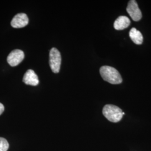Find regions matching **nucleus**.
<instances>
[{
    "label": "nucleus",
    "instance_id": "obj_1",
    "mask_svg": "<svg viewBox=\"0 0 151 151\" xmlns=\"http://www.w3.org/2000/svg\"><path fill=\"white\" fill-rule=\"evenodd\" d=\"M100 73L104 81L113 85H118L122 82L123 79L118 70L114 67L104 65L100 69Z\"/></svg>",
    "mask_w": 151,
    "mask_h": 151
},
{
    "label": "nucleus",
    "instance_id": "obj_2",
    "mask_svg": "<svg viewBox=\"0 0 151 151\" xmlns=\"http://www.w3.org/2000/svg\"><path fill=\"white\" fill-rule=\"evenodd\" d=\"M104 116L111 122L117 123L123 117V111L119 107L114 105H106L103 110Z\"/></svg>",
    "mask_w": 151,
    "mask_h": 151
},
{
    "label": "nucleus",
    "instance_id": "obj_3",
    "mask_svg": "<svg viewBox=\"0 0 151 151\" xmlns=\"http://www.w3.org/2000/svg\"><path fill=\"white\" fill-rule=\"evenodd\" d=\"M49 65L53 72H60L61 65V55L60 51L55 48L51 49L49 52Z\"/></svg>",
    "mask_w": 151,
    "mask_h": 151
},
{
    "label": "nucleus",
    "instance_id": "obj_4",
    "mask_svg": "<svg viewBox=\"0 0 151 151\" xmlns=\"http://www.w3.org/2000/svg\"><path fill=\"white\" fill-rule=\"evenodd\" d=\"M127 11L134 22H138L142 17V14L138 5L135 0L129 1L127 7Z\"/></svg>",
    "mask_w": 151,
    "mask_h": 151
},
{
    "label": "nucleus",
    "instance_id": "obj_5",
    "mask_svg": "<svg viewBox=\"0 0 151 151\" xmlns=\"http://www.w3.org/2000/svg\"><path fill=\"white\" fill-rule=\"evenodd\" d=\"M25 55L22 50L15 49L11 52L9 54L7 60L9 65L12 67H15L19 65L24 59Z\"/></svg>",
    "mask_w": 151,
    "mask_h": 151
},
{
    "label": "nucleus",
    "instance_id": "obj_6",
    "mask_svg": "<svg viewBox=\"0 0 151 151\" xmlns=\"http://www.w3.org/2000/svg\"><path fill=\"white\" fill-rule=\"evenodd\" d=\"M29 23L27 15L24 13H20L14 16L11 22V26L14 28L25 27Z\"/></svg>",
    "mask_w": 151,
    "mask_h": 151
},
{
    "label": "nucleus",
    "instance_id": "obj_7",
    "mask_svg": "<svg viewBox=\"0 0 151 151\" xmlns=\"http://www.w3.org/2000/svg\"><path fill=\"white\" fill-rule=\"evenodd\" d=\"M23 82L27 85L35 86L39 84V79L37 75L32 70H28L24 74L22 79Z\"/></svg>",
    "mask_w": 151,
    "mask_h": 151
},
{
    "label": "nucleus",
    "instance_id": "obj_8",
    "mask_svg": "<svg viewBox=\"0 0 151 151\" xmlns=\"http://www.w3.org/2000/svg\"><path fill=\"white\" fill-rule=\"evenodd\" d=\"M129 19L125 16H120L115 21L114 27L117 30H122L129 26Z\"/></svg>",
    "mask_w": 151,
    "mask_h": 151
},
{
    "label": "nucleus",
    "instance_id": "obj_9",
    "mask_svg": "<svg viewBox=\"0 0 151 151\" xmlns=\"http://www.w3.org/2000/svg\"><path fill=\"white\" fill-rule=\"evenodd\" d=\"M129 37L132 40L138 45H140L143 43V37L142 33L134 27L130 30Z\"/></svg>",
    "mask_w": 151,
    "mask_h": 151
},
{
    "label": "nucleus",
    "instance_id": "obj_10",
    "mask_svg": "<svg viewBox=\"0 0 151 151\" xmlns=\"http://www.w3.org/2000/svg\"><path fill=\"white\" fill-rule=\"evenodd\" d=\"M9 144L7 140L0 137V151H7L9 149Z\"/></svg>",
    "mask_w": 151,
    "mask_h": 151
},
{
    "label": "nucleus",
    "instance_id": "obj_11",
    "mask_svg": "<svg viewBox=\"0 0 151 151\" xmlns=\"http://www.w3.org/2000/svg\"><path fill=\"white\" fill-rule=\"evenodd\" d=\"M5 110V108H4V106L2 104L0 103V115H1L2 113L4 112Z\"/></svg>",
    "mask_w": 151,
    "mask_h": 151
}]
</instances>
